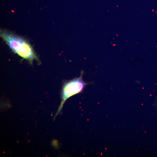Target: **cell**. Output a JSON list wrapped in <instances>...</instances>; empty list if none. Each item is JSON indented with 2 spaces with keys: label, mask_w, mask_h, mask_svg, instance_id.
<instances>
[{
  "label": "cell",
  "mask_w": 157,
  "mask_h": 157,
  "mask_svg": "<svg viewBox=\"0 0 157 157\" xmlns=\"http://www.w3.org/2000/svg\"><path fill=\"white\" fill-rule=\"evenodd\" d=\"M0 36L15 53L28 61L31 64L34 60H39L31 45L24 39L4 31H1Z\"/></svg>",
  "instance_id": "6da1fadb"
},
{
  "label": "cell",
  "mask_w": 157,
  "mask_h": 157,
  "mask_svg": "<svg viewBox=\"0 0 157 157\" xmlns=\"http://www.w3.org/2000/svg\"><path fill=\"white\" fill-rule=\"evenodd\" d=\"M83 71L81 72L78 77L67 81L64 83L62 92V101L58 112L61 110L63 104L68 98L82 92L88 84L84 82L83 79Z\"/></svg>",
  "instance_id": "7a4b0ae2"
}]
</instances>
